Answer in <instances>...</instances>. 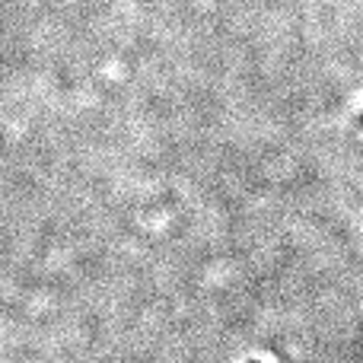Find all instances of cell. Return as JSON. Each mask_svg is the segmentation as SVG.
I'll list each match as a JSON object with an SVG mask.
<instances>
[{"label": "cell", "instance_id": "cell-1", "mask_svg": "<svg viewBox=\"0 0 363 363\" xmlns=\"http://www.w3.org/2000/svg\"><path fill=\"white\" fill-rule=\"evenodd\" d=\"M357 125H360V128H363V115H360V118H357Z\"/></svg>", "mask_w": 363, "mask_h": 363}]
</instances>
